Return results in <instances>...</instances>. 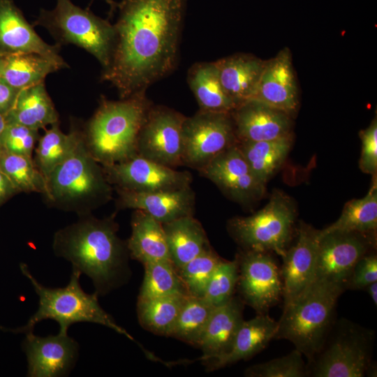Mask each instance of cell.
Segmentation results:
<instances>
[{
    "instance_id": "cell-44",
    "label": "cell",
    "mask_w": 377,
    "mask_h": 377,
    "mask_svg": "<svg viewBox=\"0 0 377 377\" xmlns=\"http://www.w3.org/2000/svg\"><path fill=\"white\" fill-rule=\"evenodd\" d=\"M18 193L17 188L0 169V207Z\"/></svg>"
},
{
    "instance_id": "cell-43",
    "label": "cell",
    "mask_w": 377,
    "mask_h": 377,
    "mask_svg": "<svg viewBox=\"0 0 377 377\" xmlns=\"http://www.w3.org/2000/svg\"><path fill=\"white\" fill-rule=\"evenodd\" d=\"M20 90H17L4 82L0 80V114L6 117L13 107L17 96Z\"/></svg>"
},
{
    "instance_id": "cell-12",
    "label": "cell",
    "mask_w": 377,
    "mask_h": 377,
    "mask_svg": "<svg viewBox=\"0 0 377 377\" xmlns=\"http://www.w3.org/2000/svg\"><path fill=\"white\" fill-rule=\"evenodd\" d=\"M236 258L239 298L258 314L265 313L283 297L280 268L269 252L243 250Z\"/></svg>"
},
{
    "instance_id": "cell-17",
    "label": "cell",
    "mask_w": 377,
    "mask_h": 377,
    "mask_svg": "<svg viewBox=\"0 0 377 377\" xmlns=\"http://www.w3.org/2000/svg\"><path fill=\"white\" fill-rule=\"evenodd\" d=\"M61 46L45 42L13 0H0V53H35L69 68L60 55Z\"/></svg>"
},
{
    "instance_id": "cell-18",
    "label": "cell",
    "mask_w": 377,
    "mask_h": 377,
    "mask_svg": "<svg viewBox=\"0 0 377 377\" xmlns=\"http://www.w3.org/2000/svg\"><path fill=\"white\" fill-rule=\"evenodd\" d=\"M318 232L319 230L301 222L296 243L282 257L280 273L283 305L297 297L313 280Z\"/></svg>"
},
{
    "instance_id": "cell-41",
    "label": "cell",
    "mask_w": 377,
    "mask_h": 377,
    "mask_svg": "<svg viewBox=\"0 0 377 377\" xmlns=\"http://www.w3.org/2000/svg\"><path fill=\"white\" fill-rule=\"evenodd\" d=\"M362 151L359 161L360 170L367 174L377 172V122L375 118L369 127L360 133Z\"/></svg>"
},
{
    "instance_id": "cell-9",
    "label": "cell",
    "mask_w": 377,
    "mask_h": 377,
    "mask_svg": "<svg viewBox=\"0 0 377 377\" xmlns=\"http://www.w3.org/2000/svg\"><path fill=\"white\" fill-rule=\"evenodd\" d=\"M295 215L290 198L276 191L256 214L232 219L228 229L244 250L274 252L282 258L291 239Z\"/></svg>"
},
{
    "instance_id": "cell-27",
    "label": "cell",
    "mask_w": 377,
    "mask_h": 377,
    "mask_svg": "<svg viewBox=\"0 0 377 377\" xmlns=\"http://www.w3.org/2000/svg\"><path fill=\"white\" fill-rule=\"evenodd\" d=\"M162 225L170 260L177 270L210 246L204 228L193 215Z\"/></svg>"
},
{
    "instance_id": "cell-33",
    "label": "cell",
    "mask_w": 377,
    "mask_h": 377,
    "mask_svg": "<svg viewBox=\"0 0 377 377\" xmlns=\"http://www.w3.org/2000/svg\"><path fill=\"white\" fill-rule=\"evenodd\" d=\"M188 294L138 300L140 324L154 334L171 337L181 308Z\"/></svg>"
},
{
    "instance_id": "cell-29",
    "label": "cell",
    "mask_w": 377,
    "mask_h": 377,
    "mask_svg": "<svg viewBox=\"0 0 377 377\" xmlns=\"http://www.w3.org/2000/svg\"><path fill=\"white\" fill-rule=\"evenodd\" d=\"M44 130L34 149L33 160L47 179L51 172L73 153L84 133L83 127L75 124L68 133H64L59 127V122Z\"/></svg>"
},
{
    "instance_id": "cell-45",
    "label": "cell",
    "mask_w": 377,
    "mask_h": 377,
    "mask_svg": "<svg viewBox=\"0 0 377 377\" xmlns=\"http://www.w3.org/2000/svg\"><path fill=\"white\" fill-rule=\"evenodd\" d=\"M364 290L367 292L371 299L372 300L374 304H375V306H376L377 304V281H374L369 284L364 288Z\"/></svg>"
},
{
    "instance_id": "cell-32",
    "label": "cell",
    "mask_w": 377,
    "mask_h": 377,
    "mask_svg": "<svg viewBox=\"0 0 377 377\" xmlns=\"http://www.w3.org/2000/svg\"><path fill=\"white\" fill-rule=\"evenodd\" d=\"M367 195L348 201L339 219L319 230V236L332 232H354L374 234L377 228V182L376 175Z\"/></svg>"
},
{
    "instance_id": "cell-39",
    "label": "cell",
    "mask_w": 377,
    "mask_h": 377,
    "mask_svg": "<svg viewBox=\"0 0 377 377\" xmlns=\"http://www.w3.org/2000/svg\"><path fill=\"white\" fill-rule=\"evenodd\" d=\"M302 354L295 349L289 354L248 367L244 376L249 377L308 376L307 364Z\"/></svg>"
},
{
    "instance_id": "cell-21",
    "label": "cell",
    "mask_w": 377,
    "mask_h": 377,
    "mask_svg": "<svg viewBox=\"0 0 377 377\" xmlns=\"http://www.w3.org/2000/svg\"><path fill=\"white\" fill-rule=\"evenodd\" d=\"M231 116L238 141H264L291 135L290 116L251 99L237 106Z\"/></svg>"
},
{
    "instance_id": "cell-42",
    "label": "cell",
    "mask_w": 377,
    "mask_h": 377,
    "mask_svg": "<svg viewBox=\"0 0 377 377\" xmlns=\"http://www.w3.org/2000/svg\"><path fill=\"white\" fill-rule=\"evenodd\" d=\"M374 281H377V256L369 253L360 258L354 265L347 290H364Z\"/></svg>"
},
{
    "instance_id": "cell-35",
    "label": "cell",
    "mask_w": 377,
    "mask_h": 377,
    "mask_svg": "<svg viewBox=\"0 0 377 377\" xmlns=\"http://www.w3.org/2000/svg\"><path fill=\"white\" fill-rule=\"evenodd\" d=\"M214 306L202 297L188 295L181 308L171 337L198 346Z\"/></svg>"
},
{
    "instance_id": "cell-10",
    "label": "cell",
    "mask_w": 377,
    "mask_h": 377,
    "mask_svg": "<svg viewBox=\"0 0 377 377\" xmlns=\"http://www.w3.org/2000/svg\"><path fill=\"white\" fill-rule=\"evenodd\" d=\"M237 142L231 112L199 110L184 122L183 165L200 171Z\"/></svg>"
},
{
    "instance_id": "cell-13",
    "label": "cell",
    "mask_w": 377,
    "mask_h": 377,
    "mask_svg": "<svg viewBox=\"0 0 377 377\" xmlns=\"http://www.w3.org/2000/svg\"><path fill=\"white\" fill-rule=\"evenodd\" d=\"M370 235L354 232H332L322 236L318 234L313 281L337 283L347 290L354 265L374 246Z\"/></svg>"
},
{
    "instance_id": "cell-11",
    "label": "cell",
    "mask_w": 377,
    "mask_h": 377,
    "mask_svg": "<svg viewBox=\"0 0 377 377\" xmlns=\"http://www.w3.org/2000/svg\"><path fill=\"white\" fill-rule=\"evenodd\" d=\"M185 118L173 109L151 105L139 134L137 154L171 168L183 165Z\"/></svg>"
},
{
    "instance_id": "cell-47",
    "label": "cell",
    "mask_w": 377,
    "mask_h": 377,
    "mask_svg": "<svg viewBox=\"0 0 377 377\" xmlns=\"http://www.w3.org/2000/svg\"><path fill=\"white\" fill-rule=\"evenodd\" d=\"M106 1L107 3H108L110 6H111V10H114V8H117L116 6H117V4L114 2L112 0H105Z\"/></svg>"
},
{
    "instance_id": "cell-31",
    "label": "cell",
    "mask_w": 377,
    "mask_h": 377,
    "mask_svg": "<svg viewBox=\"0 0 377 377\" xmlns=\"http://www.w3.org/2000/svg\"><path fill=\"white\" fill-rule=\"evenodd\" d=\"M292 135L264 141H238L237 145L256 178L265 186L285 161Z\"/></svg>"
},
{
    "instance_id": "cell-36",
    "label": "cell",
    "mask_w": 377,
    "mask_h": 377,
    "mask_svg": "<svg viewBox=\"0 0 377 377\" xmlns=\"http://www.w3.org/2000/svg\"><path fill=\"white\" fill-rule=\"evenodd\" d=\"M0 169L19 193H38L45 195L46 179L36 166L32 157L12 154L2 149L0 152Z\"/></svg>"
},
{
    "instance_id": "cell-25",
    "label": "cell",
    "mask_w": 377,
    "mask_h": 377,
    "mask_svg": "<svg viewBox=\"0 0 377 377\" xmlns=\"http://www.w3.org/2000/svg\"><path fill=\"white\" fill-rule=\"evenodd\" d=\"M126 246L131 257L142 264L171 262L162 223L144 211L135 209L132 215L131 234Z\"/></svg>"
},
{
    "instance_id": "cell-30",
    "label": "cell",
    "mask_w": 377,
    "mask_h": 377,
    "mask_svg": "<svg viewBox=\"0 0 377 377\" xmlns=\"http://www.w3.org/2000/svg\"><path fill=\"white\" fill-rule=\"evenodd\" d=\"M187 82L200 110L231 112L235 104L224 91L214 62H198L188 70Z\"/></svg>"
},
{
    "instance_id": "cell-15",
    "label": "cell",
    "mask_w": 377,
    "mask_h": 377,
    "mask_svg": "<svg viewBox=\"0 0 377 377\" xmlns=\"http://www.w3.org/2000/svg\"><path fill=\"white\" fill-rule=\"evenodd\" d=\"M199 172L239 203L258 200L265 192V186L254 175L237 143L217 155Z\"/></svg>"
},
{
    "instance_id": "cell-3",
    "label": "cell",
    "mask_w": 377,
    "mask_h": 377,
    "mask_svg": "<svg viewBox=\"0 0 377 377\" xmlns=\"http://www.w3.org/2000/svg\"><path fill=\"white\" fill-rule=\"evenodd\" d=\"M151 105L146 91L118 101L101 96L83 132L87 149L102 166L137 155L139 134Z\"/></svg>"
},
{
    "instance_id": "cell-46",
    "label": "cell",
    "mask_w": 377,
    "mask_h": 377,
    "mask_svg": "<svg viewBox=\"0 0 377 377\" xmlns=\"http://www.w3.org/2000/svg\"><path fill=\"white\" fill-rule=\"evenodd\" d=\"M7 121L5 117L0 114V152L2 151L1 139Z\"/></svg>"
},
{
    "instance_id": "cell-4",
    "label": "cell",
    "mask_w": 377,
    "mask_h": 377,
    "mask_svg": "<svg viewBox=\"0 0 377 377\" xmlns=\"http://www.w3.org/2000/svg\"><path fill=\"white\" fill-rule=\"evenodd\" d=\"M112 195V186L87 149L84 135L73 153L47 177L43 195L48 205L79 216L91 214Z\"/></svg>"
},
{
    "instance_id": "cell-16",
    "label": "cell",
    "mask_w": 377,
    "mask_h": 377,
    "mask_svg": "<svg viewBox=\"0 0 377 377\" xmlns=\"http://www.w3.org/2000/svg\"><path fill=\"white\" fill-rule=\"evenodd\" d=\"M23 348L27 357V376L56 377L68 374L75 364L79 346L68 334L40 337L26 333Z\"/></svg>"
},
{
    "instance_id": "cell-26",
    "label": "cell",
    "mask_w": 377,
    "mask_h": 377,
    "mask_svg": "<svg viewBox=\"0 0 377 377\" xmlns=\"http://www.w3.org/2000/svg\"><path fill=\"white\" fill-rule=\"evenodd\" d=\"M5 118L7 122L39 131L59 122V114L44 81L21 89Z\"/></svg>"
},
{
    "instance_id": "cell-7",
    "label": "cell",
    "mask_w": 377,
    "mask_h": 377,
    "mask_svg": "<svg viewBox=\"0 0 377 377\" xmlns=\"http://www.w3.org/2000/svg\"><path fill=\"white\" fill-rule=\"evenodd\" d=\"M375 334L349 320H335L321 348L308 362V376H374Z\"/></svg>"
},
{
    "instance_id": "cell-19",
    "label": "cell",
    "mask_w": 377,
    "mask_h": 377,
    "mask_svg": "<svg viewBox=\"0 0 377 377\" xmlns=\"http://www.w3.org/2000/svg\"><path fill=\"white\" fill-rule=\"evenodd\" d=\"M251 99L285 112L290 116L296 111L297 87L291 54L288 48H283L274 58L265 61Z\"/></svg>"
},
{
    "instance_id": "cell-8",
    "label": "cell",
    "mask_w": 377,
    "mask_h": 377,
    "mask_svg": "<svg viewBox=\"0 0 377 377\" xmlns=\"http://www.w3.org/2000/svg\"><path fill=\"white\" fill-rule=\"evenodd\" d=\"M52 10L41 9L33 26H40L50 34L61 47L73 44L93 55L103 69L110 64L115 40L114 24L71 0H56Z\"/></svg>"
},
{
    "instance_id": "cell-37",
    "label": "cell",
    "mask_w": 377,
    "mask_h": 377,
    "mask_svg": "<svg viewBox=\"0 0 377 377\" xmlns=\"http://www.w3.org/2000/svg\"><path fill=\"white\" fill-rule=\"evenodd\" d=\"M221 260L209 246L177 270L188 295L202 297L214 269Z\"/></svg>"
},
{
    "instance_id": "cell-14",
    "label": "cell",
    "mask_w": 377,
    "mask_h": 377,
    "mask_svg": "<svg viewBox=\"0 0 377 377\" xmlns=\"http://www.w3.org/2000/svg\"><path fill=\"white\" fill-rule=\"evenodd\" d=\"M115 188L137 192L174 190L189 186L192 176L139 155L112 165L102 166Z\"/></svg>"
},
{
    "instance_id": "cell-1",
    "label": "cell",
    "mask_w": 377,
    "mask_h": 377,
    "mask_svg": "<svg viewBox=\"0 0 377 377\" xmlns=\"http://www.w3.org/2000/svg\"><path fill=\"white\" fill-rule=\"evenodd\" d=\"M108 66L101 80L119 98L146 91L177 64L184 0H122Z\"/></svg>"
},
{
    "instance_id": "cell-28",
    "label": "cell",
    "mask_w": 377,
    "mask_h": 377,
    "mask_svg": "<svg viewBox=\"0 0 377 377\" xmlns=\"http://www.w3.org/2000/svg\"><path fill=\"white\" fill-rule=\"evenodd\" d=\"M61 69V66L38 54L0 53V80L17 90L45 81Z\"/></svg>"
},
{
    "instance_id": "cell-34",
    "label": "cell",
    "mask_w": 377,
    "mask_h": 377,
    "mask_svg": "<svg viewBox=\"0 0 377 377\" xmlns=\"http://www.w3.org/2000/svg\"><path fill=\"white\" fill-rule=\"evenodd\" d=\"M142 265L145 275L138 300L188 294L171 262L154 261Z\"/></svg>"
},
{
    "instance_id": "cell-6",
    "label": "cell",
    "mask_w": 377,
    "mask_h": 377,
    "mask_svg": "<svg viewBox=\"0 0 377 377\" xmlns=\"http://www.w3.org/2000/svg\"><path fill=\"white\" fill-rule=\"evenodd\" d=\"M20 267L38 295L39 305L37 311L25 325L7 331L14 333L33 332L37 323L45 319H52L59 324V334H68L70 325L75 323L89 322L110 327L134 341L132 336L119 326L100 306L96 293L87 294L82 290L79 281L81 273L77 269H73L66 286L50 288L41 285L29 272L26 264L21 263Z\"/></svg>"
},
{
    "instance_id": "cell-22",
    "label": "cell",
    "mask_w": 377,
    "mask_h": 377,
    "mask_svg": "<svg viewBox=\"0 0 377 377\" xmlns=\"http://www.w3.org/2000/svg\"><path fill=\"white\" fill-rule=\"evenodd\" d=\"M243 307L242 300L234 296L214 308L198 346L202 351L200 360L208 364L229 352L244 320Z\"/></svg>"
},
{
    "instance_id": "cell-24",
    "label": "cell",
    "mask_w": 377,
    "mask_h": 377,
    "mask_svg": "<svg viewBox=\"0 0 377 377\" xmlns=\"http://www.w3.org/2000/svg\"><path fill=\"white\" fill-rule=\"evenodd\" d=\"M277 328L278 322L265 313L258 314L249 320H244L229 352L208 363V369H218L252 357L274 339Z\"/></svg>"
},
{
    "instance_id": "cell-38",
    "label": "cell",
    "mask_w": 377,
    "mask_h": 377,
    "mask_svg": "<svg viewBox=\"0 0 377 377\" xmlns=\"http://www.w3.org/2000/svg\"><path fill=\"white\" fill-rule=\"evenodd\" d=\"M238 280V263L222 259L214 269L202 298L216 307L228 302L234 297Z\"/></svg>"
},
{
    "instance_id": "cell-20",
    "label": "cell",
    "mask_w": 377,
    "mask_h": 377,
    "mask_svg": "<svg viewBox=\"0 0 377 377\" xmlns=\"http://www.w3.org/2000/svg\"><path fill=\"white\" fill-rule=\"evenodd\" d=\"M119 209L142 210L161 223L193 215L195 193L191 186L153 192L116 188Z\"/></svg>"
},
{
    "instance_id": "cell-23",
    "label": "cell",
    "mask_w": 377,
    "mask_h": 377,
    "mask_svg": "<svg viewBox=\"0 0 377 377\" xmlns=\"http://www.w3.org/2000/svg\"><path fill=\"white\" fill-rule=\"evenodd\" d=\"M214 63L224 91L236 107L252 98L265 61L250 54H237Z\"/></svg>"
},
{
    "instance_id": "cell-5",
    "label": "cell",
    "mask_w": 377,
    "mask_h": 377,
    "mask_svg": "<svg viewBox=\"0 0 377 377\" xmlns=\"http://www.w3.org/2000/svg\"><path fill=\"white\" fill-rule=\"evenodd\" d=\"M343 286L314 281L297 297L283 305L274 339L292 342L311 361L321 348L335 321Z\"/></svg>"
},
{
    "instance_id": "cell-2",
    "label": "cell",
    "mask_w": 377,
    "mask_h": 377,
    "mask_svg": "<svg viewBox=\"0 0 377 377\" xmlns=\"http://www.w3.org/2000/svg\"><path fill=\"white\" fill-rule=\"evenodd\" d=\"M117 230L114 215L98 219L89 214L58 230L53 237L55 255L89 276L98 296L114 288L125 271L128 251Z\"/></svg>"
},
{
    "instance_id": "cell-40",
    "label": "cell",
    "mask_w": 377,
    "mask_h": 377,
    "mask_svg": "<svg viewBox=\"0 0 377 377\" xmlns=\"http://www.w3.org/2000/svg\"><path fill=\"white\" fill-rule=\"evenodd\" d=\"M39 130L7 122L2 139V149L15 154L32 157L40 138Z\"/></svg>"
}]
</instances>
